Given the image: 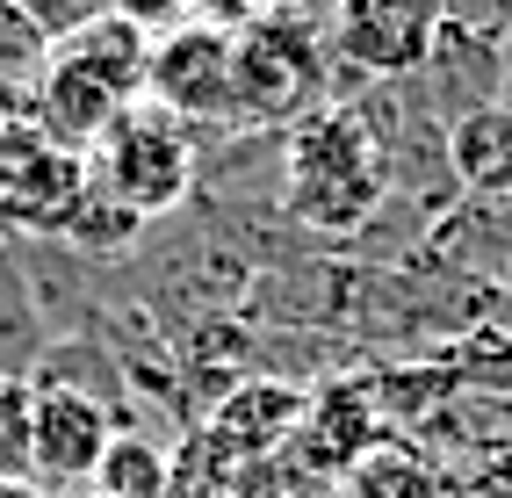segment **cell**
I'll return each instance as SVG.
<instances>
[{"instance_id":"obj_12","label":"cell","mask_w":512,"mask_h":498,"mask_svg":"<svg viewBox=\"0 0 512 498\" xmlns=\"http://www.w3.org/2000/svg\"><path fill=\"white\" fill-rule=\"evenodd\" d=\"M37 390L0 383V484H37Z\"/></svg>"},{"instance_id":"obj_13","label":"cell","mask_w":512,"mask_h":498,"mask_svg":"<svg viewBox=\"0 0 512 498\" xmlns=\"http://www.w3.org/2000/svg\"><path fill=\"white\" fill-rule=\"evenodd\" d=\"M0 498H51L44 484H0Z\"/></svg>"},{"instance_id":"obj_9","label":"cell","mask_w":512,"mask_h":498,"mask_svg":"<svg viewBox=\"0 0 512 498\" xmlns=\"http://www.w3.org/2000/svg\"><path fill=\"white\" fill-rule=\"evenodd\" d=\"M51 325H44V304H37V289H29V268H22V253L15 239H0V383H29L44 369V354H51Z\"/></svg>"},{"instance_id":"obj_10","label":"cell","mask_w":512,"mask_h":498,"mask_svg":"<svg viewBox=\"0 0 512 498\" xmlns=\"http://www.w3.org/2000/svg\"><path fill=\"white\" fill-rule=\"evenodd\" d=\"M94 491L101 498H166L174 491V448L145 434V426H123L94 470Z\"/></svg>"},{"instance_id":"obj_3","label":"cell","mask_w":512,"mask_h":498,"mask_svg":"<svg viewBox=\"0 0 512 498\" xmlns=\"http://www.w3.org/2000/svg\"><path fill=\"white\" fill-rule=\"evenodd\" d=\"M87 181L109 195L116 210H130L138 224H159L195 203V181H202V138L188 123H174L152 102H130L109 138L87 152Z\"/></svg>"},{"instance_id":"obj_1","label":"cell","mask_w":512,"mask_h":498,"mask_svg":"<svg viewBox=\"0 0 512 498\" xmlns=\"http://www.w3.org/2000/svg\"><path fill=\"white\" fill-rule=\"evenodd\" d=\"M231 80H238V130H246V138H282V130H296L311 109H325L339 94L332 15H303V8L238 15Z\"/></svg>"},{"instance_id":"obj_16","label":"cell","mask_w":512,"mask_h":498,"mask_svg":"<svg viewBox=\"0 0 512 498\" xmlns=\"http://www.w3.org/2000/svg\"><path fill=\"white\" fill-rule=\"evenodd\" d=\"M505 210H512V203H505Z\"/></svg>"},{"instance_id":"obj_2","label":"cell","mask_w":512,"mask_h":498,"mask_svg":"<svg viewBox=\"0 0 512 498\" xmlns=\"http://www.w3.org/2000/svg\"><path fill=\"white\" fill-rule=\"evenodd\" d=\"M383 203H390L383 152L347 102H325L296 130H282V210L303 231L347 239V231H368Z\"/></svg>"},{"instance_id":"obj_11","label":"cell","mask_w":512,"mask_h":498,"mask_svg":"<svg viewBox=\"0 0 512 498\" xmlns=\"http://www.w3.org/2000/svg\"><path fill=\"white\" fill-rule=\"evenodd\" d=\"M51 65V44L37 37V22L22 15V0H0V102H29Z\"/></svg>"},{"instance_id":"obj_15","label":"cell","mask_w":512,"mask_h":498,"mask_svg":"<svg viewBox=\"0 0 512 498\" xmlns=\"http://www.w3.org/2000/svg\"><path fill=\"white\" fill-rule=\"evenodd\" d=\"M505 289H512V268H505Z\"/></svg>"},{"instance_id":"obj_14","label":"cell","mask_w":512,"mask_h":498,"mask_svg":"<svg viewBox=\"0 0 512 498\" xmlns=\"http://www.w3.org/2000/svg\"><path fill=\"white\" fill-rule=\"evenodd\" d=\"M65 498H101V491H65Z\"/></svg>"},{"instance_id":"obj_4","label":"cell","mask_w":512,"mask_h":498,"mask_svg":"<svg viewBox=\"0 0 512 498\" xmlns=\"http://www.w3.org/2000/svg\"><path fill=\"white\" fill-rule=\"evenodd\" d=\"M231 29L238 15H181L166 37H152L145 102L188 123L202 145L246 138L238 130V80H231Z\"/></svg>"},{"instance_id":"obj_7","label":"cell","mask_w":512,"mask_h":498,"mask_svg":"<svg viewBox=\"0 0 512 498\" xmlns=\"http://www.w3.org/2000/svg\"><path fill=\"white\" fill-rule=\"evenodd\" d=\"M51 58L80 65V73H94L101 87L116 94V102H145V73H152V29L130 15V8H101L80 37H65Z\"/></svg>"},{"instance_id":"obj_8","label":"cell","mask_w":512,"mask_h":498,"mask_svg":"<svg viewBox=\"0 0 512 498\" xmlns=\"http://www.w3.org/2000/svg\"><path fill=\"white\" fill-rule=\"evenodd\" d=\"M448 174L462 188V203H512V109L505 102L448 123Z\"/></svg>"},{"instance_id":"obj_5","label":"cell","mask_w":512,"mask_h":498,"mask_svg":"<svg viewBox=\"0 0 512 498\" xmlns=\"http://www.w3.org/2000/svg\"><path fill=\"white\" fill-rule=\"evenodd\" d=\"M37 390V383H29ZM123 434V419L101 405V397H80V390H37V477L51 498L65 491H94V470L109 441Z\"/></svg>"},{"instance_id":"obj_6","label":"cell","mask_w":512,"mask_h":498,"mask_svg":"<svg viewBox=\"0 0 512 498\" xmlns=\"http://www.w3.org/2000/svg\"><path fill=\"white\" fill-rule=\"evenodd\" d=\"M123 109L130 102H116L94 73H80V65H65V58H51L44 80H37V94H29V123H37L58 152H73V159H87L101 138H109V123Z\"/></svg>"}]
</instances>
